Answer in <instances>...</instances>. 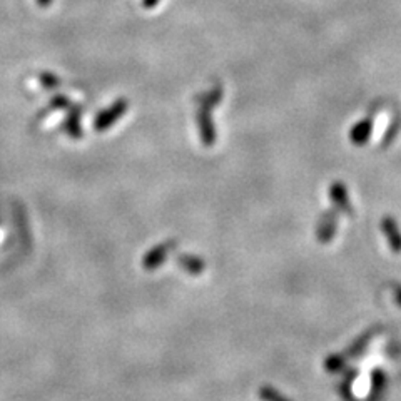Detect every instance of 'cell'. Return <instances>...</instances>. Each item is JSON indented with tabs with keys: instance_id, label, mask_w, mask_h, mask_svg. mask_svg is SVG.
<instances>
[{
	"instance_id": "cell-10",
	"label": "cell",
	"mask_w": 401,
	"mask_h": 401,
	"mask_svg": "<svg viewBox=\"0 0 401 401\" xmlns=\"http://www.w3.org/2000/svg\"><path fill=\"white\" fill-rule=\"evenodd\" d=\"M37 3H39L40 7H49L50 3H52V0H37Z\"/></svg>"
},
{
	"instance_id": "cell-3",
	"label": "cell",
	"mask_w": 401,
	"mask_h": 401,
	"mask_svg": "<svg viewBox=\"0 0 401 401\" xmlns=\"http://www.w3.org/2000/svg\"><path fill=\"white\" fill-rule=\"evenodd\" d=\"M198 125H199V132L200 137H203V142L206 146H212L216 142V127L212 124L211 114H209L207 109H200L198 112Z\"/></svg>"
},
{
	"instance_id": "cell-6",
	"label": "cell",
	"mask_w": 401,
	"mask_h": 401,
	"mask_svg": "<svg viewBox=\"0 0 401 401\" xmlns=\"http://www.w3.org/2000/svg\"><path fill=\"white\" fill-rule=\"evenodd\" d=\"M329 198H331L333 204H336L338 209L345 212H351V204H349V194L346 191L345 184L341 182H333L329 187Z\"/></svg>"
},
{
	"instance_id": "cell-5",
	"label": "cell",
	"mask_w": 401,
	"mask_h": 401,
	"mask_svg": "<svg viewBox=\"0 0 401 401\" xmlns=\"http://www.w3.org/2000/svg\"><path fill=\"white\" fill-rule=\"evenodd\" d=\"M178 265L184 273H187L191 276H199L200 273H204V269H206V262H204V259L199 256H194V254H179Z\"/></svg>"
},
{
	"instance_id": "cell-7",
	"label": "cell",
	"mask_w": 401,
	"mask_h": 401,
	"mask_svg": "<svg viewBox=\"0 0 401 401\" xmlns=\"http://www.w3.org/2000/svg\"><path fill=\"white\" fill-rule=\"evenodd\" d=\"M382 228H383V233L386 234L388 241L391 242V248L395 251H400L401 249V234L398 231V226H396L395 221H393L391 217H384L383 223H382Z\"/></svg>"
},
{
	"instance_id": "cell-4",
	"label": "cell",
	"mask_w": 401,
	"mask_h": 401,
	"mask_svg": "<svg viewBox=\"0 0 401 401\" xmlns=\"http://www.w3.org/2000/svg\"><path fill=\"white\" fill-rule=\"evenodd\" d=\"M371 134H373V120L371 119H361L353 125L349 132V139L354 146H365L370 141Z\"/></svg>"
},
{
	"instance_id": "cell-2",
	"label": "cell",
	"mask_w": 401,
	"mask_h": 401,
	"mask_svg": "<svg viewBox=\"0 0 401 401\" xmlns=\"http://www.w3.org/2000/svg\"><path fill=\"white\" fill-rule=\"evenodd\" d=\"M174 248H175L174 241H166L154 246V248L149 249L148 253L144 254V258H142V267H144L146 271H156L159 266L164 265L167 256H169V253Z\"/></svg>"
},
{
	"instance_id": "cell-1",
	"label": "cell",
	"mask_w": 401,
	"mask_h": 401,
	"mask_svg": "<svg viewBox=\"0 0 401 401\" xmlns=\"http://www.w3.org/2000/svg\"><path fill=\"white\" fill-rule=\"evenodd\" d=\"M127 107H129V104L125 99L116 100L111 107H107L106 111H102L97 117H95V120H94L95 131L102 132V131H107L109 127H112V125H114L117 120H119L120 117L127 112Z\"/></svg>"
},
{
	"instance_id": "cell-8",
	"label": "cell",
	"mask_w": 401,
	"mask_h": 401,
	"mask_svg": "<svg viewBox=\"0 0 401 401\" xmlns=\"http://www.w3.org/2000/svg\"><path fill=\"white\" fill-rule=\"evenodd\" d=\"M334 233V217L331 216V212H326V216L321 219L320 223V229H317V237L320 239H323V242H326V239H329L331 237V234Z\"/></svg>"
},
{
	"instance_id": "cell-11",
	"label": "cell",
	"mask_w": 401,
	"mask_h": 401,
	"mask_svg": "<svg viewBox=\"0 0 401 401\" xmlns=\"http://www.w3.org/2000/svg\"><path fill=\"white\" fill-rule=\"evenodd\" d=\"M157 3V0H144L146 7H154Z\"/></svg>"
},
{
	"instance_id": "cell-9",
	"label": "cell",
	"mask_w": 401,
	"mask_h": 401,
	"mask_svg": "<svg viewBox=\"0 0 401 401\" xmlns=\"http://www.w3.org/2000/svg\"><path fill=\"white\" fill-rule=\"evenodd\" d=\"M259 398L262 401H290L278 390H274L273 386H261V390H259Z\"/></svg>"
}]
</instances>
